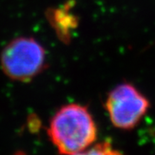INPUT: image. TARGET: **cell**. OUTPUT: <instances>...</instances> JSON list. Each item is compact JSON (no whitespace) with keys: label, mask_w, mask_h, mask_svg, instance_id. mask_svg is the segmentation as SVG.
<instances>
[{"label":"cell","mask_w":155,"mask_h":155,"mask_svg":"<svg viewBox=\"0 0 155 155\" xmlns=\"http://www.w3.org/2000/svg\"><path fill=\"white\" fill-rule=\"evenodd\" d=\"M71 155H122L112 148L109 142H103L91 147L90 149H85L77 153Z\"/></svg>","instance_id":"obj_4"},{"label":"cell","mask_w":155,"mask_h":155,"mask_svg":"<svg viewBox=\"0 0 155 155\" xmlns=\"http://www.w3.org/2000/svg\"><path fill=\"white\" fill-rule=\"evenodd\" d=\"M48 134L61 153L71 155L82 152L94 142L97 127L86 107L71 104L56 112L50 122Z\"/></svg>","instance_id":"obj_1"},{"label":"cell","mask_w":155,"mask_h":155,"mask_svg":"<svg viewBox=\"0 0 155 155\" xmlns=\"http://www.w3.org/2000/svg\"><path fill=\"white\" fill-rule=\"evenodd\" d=\"M46 52L35 39L19 37L11 41L1 54V67L14 80L27 82L44 69Z\"/></svg>","instance_id":"obj_2"},{"label":"cell","mask_w":155,"mask_h":155,"mask_svg":"<svg viewBox=\"0 0 155 155\" xmlns=\"http://www.w3.org/2000/svg\"><path fill=\"white\" fill-rule=\"evenodd\" d=\"M105 106L110 121L116 127L130 129L147 113L149 102L132 84H122L111 91Z\"/></svg>","instance_id":"obj_3"}]
</instances>
